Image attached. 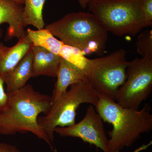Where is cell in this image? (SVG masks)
I'll use <instances>...</instances> for the list:
<instances>
[{
	"mask_svg": "<svg viewBox=\"0 0 152 152\" xmlns=\"http://www.w3.org/2000/svg\"><path fill=\"white\" fill-rule=\"evenodd\" d=\"M5 108L0 113V134L13 135L31 132L54 149L48 136L38 124L41 113L46 114L51 107V97L35 91L31 85L8 94Z\"/></svg>",
	"mask_w": 152,
	"mask_h": 152,
	"instance_id": "6da1fadb",
	"label": "cell"
},
{
	"mask_svg": "<svg viewBox=\"0 0 152 152\" xmlns=\"http://www.w3.org/2000/svg\"><path fill=\"white\" fill-rule=\"evenodd\" d=\"M96 111L104 121L111 124L113 130L108 132V152L120 151L132 145L141 134L152 129L151 109L146 105L141 110L127 108L111 98L99 94Z\"/></svg>",
	"mask_w": 152,
	"mask_h": 152,
	"instance_id": "7a4b0ae2",
	"label": "cell"
},
{
	"mask_svg": "<svg viewBox=\"0 0 152 152\" xmlns=\"http://www.w3.org/2000/svg\"><path fill=\"white\" fill-rule=\"evenodd\" d=\"M45 28L65 43L79 49L85 56L94 53L102 56L105 50L108 32L91 13L68 14Z\"/></svg>",
	"mask_w": 152,
	"mask_h": 152,
	"instance_id": "3957f363",
	"label": "cell"
},
{
	"mask_svg": "<svg viewBox=\"0 0 152 152\" xmlns=\"http://www.w3.org/2000/svg\"><path fill=\"white\" fill-rule=\"evenodd\" d=\"M143 0H94L89 10L108 32L136 36L146 27Z\"/></svg>",
	"mask_w": 152,
	"mask_h": 152,
	"instance_id": "277c9868",
	"label": "cell"
},
{
	"mask_svg": "<svg viewBox=\"0 0 152 152\" xmlns=\"http://www.w3.org/2000/svg\"><path fill=\"white\" fill-rule=\"evenodd\" d=\"M99 94L88 83L75 84L51 105L45 116L38 117V122L52 143L56 128L70 126L76 124L77 110L82 104L96 105Z\"/></svg>",
	"mask_w": 152,
	"mask_h": 152,
	"instance_id": "5b68a950",
	"label": "cell"
},
{
	"mask_svg": "<svg viewBox=\"0 0 152 152\" xmlns=\"http://www.w3.org/2000/svg\"><path fill=\"white\" fill-rule=\"evenodd\" d=\"M129 62L126 51L120 49L107 56L88 59L85 72L95 91L115 101L118 90L126 78Z\"/></svg>",
	"mask_w": 152,
	"mask_h": 152,
	"instance_id": "8992f818",
	"label": "cell"
},
{
	"mask_svg": "<svg viewBox=\"0 0 152 152\" xmlns=\"http://www.w3.org/2000/svg\"><path fill=\"white\" fill-rule=\"evenodd\" d=\"M152 91V59L136 58L129 62L124 83L118 90L115 101L127 108L138 109Z\"/></svg>",
	"mask_w": 152,
	"mask_h": 152,
	"instance_id": "52a82bcc",
	"label": "cell"
},
{
	"mask_svg": "<svg viewBox=\"0 0 152 152\" xmlns=\"http://www.w3.org/2000/svg\"><path fill=\"white\" fill-rule=\"evenodd\" d=\"M54 132L62 137H73L108 152V140L106 135L103 121L93 106L88 107L86 115L81 121L70 126L58 127Z\"/></svg>",
	"mask_w": 152,
	"mask_h": 152,
	"instance_id": "ba28073f",
	"label": "cell"
},
{
	"mask_svg": "<svg viewBox=\"0 0 152 152\" xmlns=\"http://www.w3.org/2000/svg\"><path fill=\"white\" fill-rule=\"evenodd\" d=\"M26 32L33 46L42 47L85 70L88 58L79 49L65 43L45 28H28Z\"/></svg>",
	"mask_w": 152,
	"mask_h": 152,
	"instance_id": "9c48e42d",
	"label": "cell"
},
{
	"mask_svg": "<svg viewBox=\"0 0 152 152\" xmlns=\"http://www.w3.org/2000/svg\"><path fill=\"white\" fill-rule=\"evenodd\" d=\"M23 4L10 0H0V26L4 23L9 25L7 40L23 37L27 34L23 24ZM0 29V37L2 33Z\"/></svg>",
	"mask_w": 152,
	"mask_h": 152,
	"instance_id": "30bf717a",
	"label": "cell"
},
{
	"mask_svg": "<svg viewBox=\"0 0 152 152\" xmlns=\"http://www.w3.org/2000/svg\"><path fill=\"white\" fill-rule=\"evenodd\" d=\"M56 77L53 95L51 97V105L67 91L69 86L80 83H89L84 70L61 57Z\"/></svg>",
	"mask_w": 152,
	"mask_h": 152,
	"instance_id": "8fae6325",
	"label": "cell"
},
{
	"mask_svg": "<svg viewBox=\"0 0 152 152\" xmlns=\"http://www.w3.org/2000/svg\"><path fill=\"white\" fill-rule=\"evenodd\" d=\"M33 46L27 34L19 39L16 45L13 47H7L0 43V75L4 78L12 70L31 50Z\"/></svg>",
	"mask_w": 152,
	"mask_h": 152,
	"instance_id": "7c38bea8",
	"label": "cell"
},
{
	"mask_svg": "<svg viewBox=\"0 0 152 152\" xmlns=\"http://www.w3.org/2000/svg\"><path fill=\"white\" fill-rule=\"evenodd\" d=\"M32 77L47 76L56 77L61 57L42 47L33 46Z\"/></svg>",
	"mask_w": 152,
	"mask_h": 152,
	"instance_id": "4fadbf2b",
	"label": "cell"
},
{
	"mask_svg": "<svg viewBox=\"0 0 152 152\" xmlns=\"http://www.w3.org/2000/svg\"><path fill=\"white\" fill-rule=\"evenodd\" d=\"M33 54L32 50L28 52L12 70L4 77L7 94L22 88L33 75Z\"/></svg>",
	"mask_w": 152,
	"mask_h": 152,
	"instance_id": "5bb4252c",
	"label": "cell"
},
{
	"mask_svg": "<svg viewBox=\"0 0 152 152\" xmlns=\"http://www.w3.org/2000/svg\"><path fill=\"white\" fill-rule=\"evenodd\" d=\"M45 1L46 0H24L23 18L25 28L32 25L38 29L44 28L43 10Z\"/></svg>",
	"mask_w": 152,
	"mask_h": 152,
	"instance_id": "9a60e30c",
	"label": "cell"
},
{
	"mask_svg": "<svg viewBox=\"0 0 152 152\" xmlns=\"http://www.w3.org/2000/svg\"><path fill=\"white\" fill-rule=\"evenodd\" d=\"M137 51L142 58L152 59V30H145L141 32L137 38Z\"/></svg>",
	"mask_w": 152,
	"mask_h": 152,
	"instance_id": "2e32d148",
	"label": "cell"
},
{
	"mask_svg": "<svg viewBox=\"0 0 152 152\" xmlns=\"http://www.w3.org/2000/svg\"><path fill=\"white\" fill-rule=\"evenodd\" d=\"M146 27L152 26V0H143L142 4Z\"/></svg>",
	"mask_w": 152,
	"mask_h": 152,
	"instance_id": "e0dca14e",
	"label": "cell"
},
{
	"mask_svg": "<svg viewBox=\"0 0 152 152\" xmlns=\"http://www.w3.org/2000/svg\"><path fill=\"white\" fill-rule=\"evenodd\" d=\"M4 77L0 75V113L5 108L8 100V94L4 88Z\"/></svg>",
	"mask_w": 152,
	"mask_h": 152,
	"instance_id": "ac0fdd59",
	"label": "cell"
},
{
	"mask_svg": "<svg viewBox=\"0 0 152 152\" xmlns=\"http://www.w3.org/2000/svg\"><path fill=\"white\" fill-rule=\"evenodd\" d=\"M0 152H21L15 146L6 143L0 142Z\"/></svg>",
	"mask_w": 152,
	"mask_h": 152,
	"instance_id": "d6986e66",
	"label": "cell"
},
{
	"mask_svg": "<svg viewBox=\"0 0 152 152\" xmlns=\"http://www.w3.org/2000/svg\"><path fill=\"white\" fill-rule=\"evenodd\" d=\"M93 1L94 0H77L80 6L83 9H86Z\"/></svg>",
	"mask_w": 152,
	"mask_h": 152,
	"instance_id": "ffe728a7",
	"label": "cell"
},
{
	"mask_svg": "<svg viewBox=\"0 0 152 152\" xmlns=\"http://www.w3.org/2000/svg\"><path fill=\"white\" fill-rule=\"evenodd\" d=\"M152 144V141L150 142L149 143L146 144V145H142V146L138 148L137 149L135 150L134 151L132 152H140L142 151H143V150H146L148 148H149L150 146ZM118 151L114 152H119Z\"/></svg>",
	"mask_w": 152,
	"mask_h": 152,
	"instance_id": "44dd1931",
	"label": "cell"
},
{
	"mask_svg": "<svg viewBox=\"0 0 152 152\" xmlns=\"http://www.w3.org/2000/svg\"><path fill=\"white\" fill-rule=\"evenodd\" d=\"M10 1L18 3V4H24V0H10Z\"/></svg>",
	"mask_w": 152,
	"mask_h": 152,
	"instance_id": "7402d4cb",
	"label": "cell"
}]
</instances>
